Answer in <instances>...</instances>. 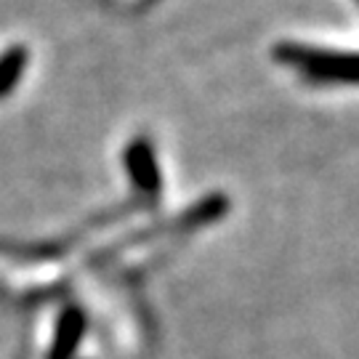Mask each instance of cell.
<instances>
[{
    "mask_svg": "<svg viewBox=\"0 0 359 359\" xmlns=\"http://www.w3.org/2000/svg\"><path fill=\"white\" fill-rule=\"evenodd\" d=\"M277 59L298 67L311 80L322 83H359V53L314 51L301 46H280Z\"/></svg>",
    "mask_w": 359,
    "mask_h": 359,
    "instance_id": "6da1fadb",
    "label": "cell"
},
{
    "mask_svg": "<svg viewBox=\"0 0 359 359\" xmlns=\"http://www.w3.org/2000/svg\"><path fill=\"white\" fill-rule=\"evenodd\" d=\"M128 165H130L133 179H136V184H139L142 189H147V192H154V189L160 187V176H157V165H154V157H152L149 144L139 142L136 147H130Z\"/></svg>",
    "mask_w": 359,
    "mask_h": 359,
    "instance_id": "7a4b0ae2",
    "label": "cell"
}]
</instances>
